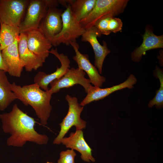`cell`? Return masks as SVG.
Returning <instances> with one entry per match:
<instances>
[{"label":"cell","mask_w":163,"mask_h":163,"mask_svg":"<svg viewBox=\"0 0 163 163\" xmlns=\"http://www.w3.org/2000/svg\"><path fill=\"white\" fill-rule=\"evenodd\" d=\"M86 74L84 71L78 68L69 69L62 77L50 83L51 88L49 90L53 94L59 92L61 89L79 84L83 87L87 93L92 85L89 79L85 78Z\"/></svg>","instance_id":"obj_8"},{"label":"cell","mask_w":163,"mask_h":163,"mask_svg":"<svg viewBox=\"0 0 163 163\" xmlns=\"http://www.w3.org/2000/svg\"><path fill=\"white\" fill-rule=\"evenodd\" d=\"M101 35L97 28L93 26L86 29L81 36L82 41L88 42L92 47L94 53L95 66L98 69L100 74L102 73L105 59L110 52L106 42L103 41V45H101L98 41L97 37H101Z\"/></svg>","instance_id":"obj_10"},{"label":"cell","mask_w":163,"mask_h":163,"mask_svg":"<svg viewBox=\"0 0 163 163\" xmlns=\"http://www.w3.org/2000/svg\"><path fill=\"white\" fill-rule=\"evenodd\" d=\"M65 99L68 104L69 110L66 115L59 124L60 131L53 141L55 144L61 143L62 139L72 126H75L76 130H78L84 129L86 126V122L80 117L84 107L78 103L77 98L67 94Z\"/></svg>","instance_id":"obj_4"},{"label":"cell","mask_w":163,"mask_h":163,"mask_svg":"<svg viewBox=\"0 0 163 163\" xmlns=\"http://www.w3.org/2000/svg\"><path fill=\"white\" fill-rule=\"evenodd\" d=\"M69 5L62 14V27L60 32L54 38L52 45L56 46L61 43L70 45L76 42V39L82 36L85 31L79 21L72 16Z\"/></svg>","instance_id":"obj_5"},{"label":"cell","mask_w":163,"mask_h":163,"mask_svg":"<svg viewBox=\"0 0 163 163\" xmlns=\"http://www.w3.org/2000/svg\"><path fill=\"white\" fill-rule=\"evenodd\" d=\"M137 82L135 76L131 74L128 79L119 85L104 88L92 86L87 93L85 98L81 101L80 105L84 107L93 101L102 99L112 93L126 88L131 89Z\"/></svg>","instance_id":"obj_13"},{"label":"cell","mask_w":163,"mask_h":163,"mask_svg":"<svg viewBox=\"0 0 163 163\" xmlns=\"http://www.w3.org/2000/svg\"><path fill=\"white\" fill-rule=\"evenodd\" d=\"M49 6L48 0H30L19 28L20 33L38 29L46 15Z\"/></svg>","instance_id":"obj_7"},{"label":"cell","mask_w":163,"mask_h":163,"mask_svg":"<svg viewBox=\"0 0 163 163\" xmlns=\"http://www.w3.org/2000/svg\"><path fill=\"white\" fill-rule=\"evenodd\" d=\"M29 0H0V23L18 27L25 16Z\"/></svg>","instance_id":"obj_6"},{"label":"cell","mask_w":163,"mask_h":163,"mask_svg":"<svg viewBox=\"0 0 163 163\" xmlns=\"http://www.w3.org/2000/svg\"><path fill=\"white\" fill-rule=\"evenodd\" d=\"M123 22L118 18L111 17L109 23V30L111 33H116L122 30Z\"/></svg>","instance_id":"obj_25"},{"label":"cell","mask_w":163,"mask_h":163,"mask_svg":"<svg viewBox=\"0 0 163 163\" xmlns=\"http://www.w3.org/2000/svg\"><path fill=\"white\" fill-rule=\"evenodd\" d=\"M61 143L67 148L75 150L81 154V158L87 162H94L95 159L92 155V149L85 141L82 130L72 132L68 137H64Z\"/></svg>","instance_id":"obj_14"},{"label":"cell","mask_w":163,"mask_h":163,"mask_svg":"<svg viewBox=\"0 0 163 163\" xmlns=\"http://www.w3.org/2000/svg\"><path fill=\"white\" fill-rule=\"evenodd\" d=\"M0 119L3 131L11 135L7 140L8 146L22 147L27 141L39 145L48 143V136L35 129L37 123L35 119L20 110L16 104L9 112L0 114Z\"/></svg>","instance_id":"obj_1"},{"label":"cell","mask_w":163,"mask_h":163,"mask_svg":"<svg viewBox=\"0 0 163 163\" xmlns=\"http://www.w3.org/2000/svg\"><path fill=\"white\" fill-rule=\"evenodd\" d=\"M25 34L28 48L45 61L53 46L51 42L39 29L29 31Z\"/></svg>","instance_id":"obj_15"},{"label":"cell","mask_w":163,"mask_h":163,"mask_svg":"<svg viewBox=\"0 0 163 163\" xmlns=\"http://www.w3.org/2000/svg\"><path fill=\"white\" fill-rule=\"evenodd\" d=\"M155 75L160 81V88L156 92L153 98L149 101L148 104L149 107L155 105L158 109H161L163 106V73L161 69L156 67L155 72Z\"/></svg>","instance_id":"obj_22"},{"label":"cell","mask_w":163,"mask_h":163,"mask_svg":"<svg viewBox=\"0 0 163 163\" xmlns=\"http://www.w3.org/2000/svg\"><path fill=\"white\" fill-rule=\"evenodd\" d=\"M0 46L2 50L18 40L20 31L18 27L0 23Z\"/></svg>","instance_id":"obj_21"},{"label":"cell","mask_w":163,"mask_h":163,"mask_svg":"<svg viewBox=\"0 0 163 163\" xmlns=\"http://www.w3.org/2000/svg\"><path fill=\"white\" fill-rule=\"evenodd\" d=\"M0 70L5 71L6 72H8V69L7 67L5 64L3 59L2 54V50L0 46Z\"/></svg>","instance_id":"obj_26"},{"label":"cell","mask_w":163,"mask_h":163,"mask_svg":"<svg viewBox=\"0 0 163 163\" xmlns=\"http://www.w3.org/2000/svg\"><path fill=\"white\" fill-rule=\"evenodd\" d=\"M96 1V0H73L70 5L72 16L80 21L90 13L94 7Z\"/></svg>","instance_id":"obj_20"},{"label":"cell","mask_w":163,"mask_h":163,"mask_svg":"<svg viewBox=\"0 0 163 163\" xmlns=\"http://www.w3.org/2000/svg\"><path fill=\"white\" fill-rule=\"evenodd\" d=\"M50 53L54 55L59 60L61 66L57 67L56 70L53 72L46 74L43 72H39L34 78V83L38 85L40 88L44 91L49 89V85L54 80L59 79L67 72L70 67V61L68 56L63 53H59L56 48L52 49Z\"/></svg>","instance_id":"obj_9"},{"label":"cell","mask_w":163,"mask_h":163,"mask_svg":"<svg viewBox=\"0 0 163 163\" xmlns=\"http://www.w3.org/2000/svg\"><path fill=\"white\" fill-rule=\"evenodd\" d=\"M6 72L0 70V110H4L12 102L18 97L12 91L11 84L5 74Z\"/></svg>","instance_id":"obj_19"},{"label":"cell","mask_w":163,"mask_h":163,"mask_svg":"<svg viewBox=\"0 0 163 163\" xmlns=\"http://www.w3.org/2000/svg\"><path fill=\"white\" fill-rule=\"evenodd\" d=\"M127 0H96L90 13L79 21L85 30L94 26L99 19L107 16L114 17L124 11L128 2Z\"/></svg>","instance_id":"obj_3"},{"label":"cell","mask_w":163,"mask_h":163,"mask_svg":"<svg viewBox=\"0 0 163 163\" xmlns=\"http://www.w3.org/2000/svg\"><path fill=\"white\" fill-rule=\"evenodd\" d=\"M111 16H107L101 18L95 23L94 26L101 35H108L111 33L109 30V23ZM113 17V16H112Z\"/></svg>","instance_id":"obj_23"},{"label":"cell","mask_w":163,"mask_h":163,"mask_svg":"<svg viewBox=\"0 0 163 163\" xmlns=\"http://www.w3.org/2000/svg\"><path fill=\"white\" fill-rule=\"evenodd\" d=\"M11 89L18 99L24 105L32 107L41 124L46 125L52 109L50 100L53 94L49 89L43 90L35 83L21 86L14 82L11 84Z\"/></svg>","instance_id":"obj_2"},{"label":"cell","mask_w":163,"mask_h":163,"mask_svg":"<svg viewBox=\"0 0 163 163\" xmlns=\"http://www.w3.org/2000/svg\"><path fill=\"white\" fill-rule=\"evenodd\" d=\"M18 45L21 64L26 71L31 72L43 66L45 61L28 48L25 33H20L18 40Z\"/></svg>","instance_id":"obj_16"},{"label":"cell","mask_w":163,"mask_h":163,"mask_svg":"<svg viewBox=\"0 0 163 163\" xmlns=\"http://www.w3.org/2000/svg\"><path fill=\"white\" fill-rule=\"evenodd\" d=\"M76 153L74 150L67 149L61 151L57 163H75V159Z\"/></svg>","instance_id":"obj_24"},{"label":"cell","mask_w":163,"mask_h":163,"mask_svg":"<svg viewBox=\"0 0 163 163\" xmlns=\"http://www.w3.org/2000/svg\"><path fill=\"white\" fill-rule=\"evenodd\" d=\"M18 40L2 50V54L8 68L7 72L11 76L20 77L23 67L19 57Z\"/></svg>","instance_id":"obj_18"},{"label":"cell","mask_w":163,"mask_h":163,"mask_svg":"<svg viewBox=\"0 0 163 163\" xmlns=\"http://www.w3.org/2000/svg\"><path fill=\"white\" fill-rule=\"evenodd\" d=\"M57 6L49 7L46 15L42 19L38 29L52 44L54 37L61 31L62 27V9Z\"/></svg>","instance_id":"obj_11"},{"label":"cell","mask_w":163,"mask_h":163,"mask_svg":"<svg viewBox=\"0 0 163 163\" xmlns=\"http://www.w3.org/2000/svg\"><path fill=\"white\" fill-rule=\"evenodd\" d=\"M46 163H54L52 162H50L47 161Z\"/></svg>","instance_id":"obj_27"},{"label":"cell","mask_w":163,"mask_h":163,"mask_svg":"<svg viewBox=\"0 0 163 163\" xmlns=\"http://www.w3.org/2000/svg\"><path fill=\"white\" fill-rule=\"evenodd\" d=\"M142 38V44L131 55L132 60L135 62L139 61L147 51L163 47V35L157 36L148 28L145 29Z\"/></svg>","instance_id":"obj_17"},{"label":"cell","mask_w":163,"mask_h":163,"mask_svg":"<svg viewBox=\"0 0 163 163\" xmlns=\"http://www.w3.org/2000/svg\"><path fill=\"white\" fill-rule=\"evenodd\" d=\"M73 48L75 55L73 59L77 63L78 68L82 70L88 75L91 84L94 86L100 88L106 81L105 77L101 76L96 67L90 62L88 56L83 54L79 50V46L76 42L70 44Z\"/></svg>","instance_id":"obj_12"}]
</instances>
